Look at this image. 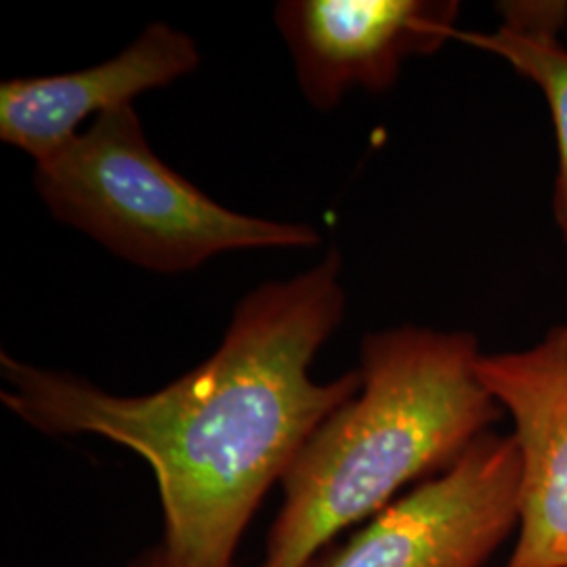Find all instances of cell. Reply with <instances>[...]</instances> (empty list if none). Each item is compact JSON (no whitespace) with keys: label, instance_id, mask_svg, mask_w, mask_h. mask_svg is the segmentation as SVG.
<instances>
[{"label":"cell","instance_id":"52a82bcc","mask_svg":"<svg viewBox=\"0 0 567 567\" xmlns=\"http://www.w3.org/2000/svg\"><path fill=\"white\" fill-rule=\"evenodd\" d=\"M198 63L192 37L154 21L118 55L93 68L2 81L0 142L44 163L81 135L89 118L131 107L135 97L179 81Z\"/></svg>","mask_w":567,"mask_h":567},{"label":"cell","instance_id":"7a4b0ae2","mask_svg":"<svg viewBox=\"0 0 567 567\" xmlns=\"http://www.w3.org/2000/svg\"><path fill=\"white\" fill-rule=\"evenodd\" d=\"M466 330L365 334L360 391L305 442L282 480L261 567H311L341 532L461 458L503 416Z\"/></svg>","mask_w":567,"mask_h":567},{"label":"cell","instance_id":"5b68a950","mask_svg":"<svg viewBox=\"0 0 567 567\" xmlns=\"http://www.w3.org/2000/svg\"><path fill=\"white\" fill-rule=\"evenodd\" d=\"M454 0H282L276 25L305 100L332 112L353 89L385 93L404 63L454 41Z\"/></svg>","mask_w":567,"mask_h":567},{"label":"cell","instance_id":"ba28073f","mask_svg":"<svg viewBox=\"0 0 567 567\" xmlns=\"http://www.w3.org/2000/svg\"><path fill=\"white\" fill-rule=\"evenodd\" d=\"M498 16L496 30L471 32L458 28L454 41L505 61L543 93L559 152L555 217L567 246V47L561 42L567 2L511 0L498 4Z\"/></svg>","mask_w":567,"mask_h":567},{"label":"cell","instance_id":"6da1fadb","mask_svg":"<svg viewBox=\"0 0 567 567\" xmlns=\"http://www.w3.org/2000/svg\"><path fill=\"white\" fill-rule=\"evenodd\" d=\"M343 257L240 299L217 351L145 395L0 353V400L47 435H100L154 471L171 567H234L265 494L311 433L360 391L358 370L318 383L311 365L341 326Z\"/></svg>","mask_w":567,"mask_h":567},{"label":"cell","instance_id":"277c9868","mask_svg":"<svg viewBox=\"0 0 567 567\" xmlns=\"http://www.w3.org/2000/svg\"><path fill=\"white\" fill-rule=\"evenodd\" d=\"M519 508V450L489 431L311 567H484L517 532Z\"/></svg>","mask_w":567,"mask_h":567},{"label":"cell","instance_id":"8992f818","mask_svg":"<svg viewBox=\"0 0 567 567\" xmlns=\"http://www.w3.org/2000/svg\"><path fill=\"white\" fill-rule=\"evenodd\" d=\"M480 377L522 461L519 526L503 567H567V324L526 349L484 353Z\"/></svg>","mask_w":567,"mask_h":567},{"label":"cell","instance_id":"3957f363","mask_svg":"<svg viewBox=\"0 0 567 567\" xmlns=\"http://www.w3.org/2000/svg\"><path fill=\"white\" fill-rule=\"evenodd\" d=\"M34 185L58 221L156 274H185L231 250L320 244L311 225L215 203L154 154L133 105L103 114L37 164Z\"/></svg>","mask_w":567,"mask_h":567},{"label":"cell","instance_id":"9c48e42d","mask_svg":"<svg viewBox=\"0 0 567 567\" xmlns=\"http://www.w3.org/2000/svg\"><path fill=\"white\" fill-rule=\"evenodd\" d=\"M131 567H171L168 566V559H166V553L163 547L152 548L147 553H143L142 557L133 564Z\"/></svg>","mask_w":567,"mask_h":567}]
</instances>
